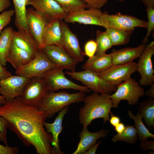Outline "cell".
<instances>
[{
    "instance_id": "1",
    "label": "cell",
    "mask_w": 154,
    "mask_h": 154,
    "mask_svg": "<svg viewBox=\"0 0 154 154\" xmlns=\"http://www.w3.org/2000/svg\"><path fill=\"white\" fill-rule=\"evenodd\" d=\"M0 116L26 146H33L38 154H52V136L43 124L47 117L41 109L24 104L19 96L0 106Z\"/></svg>"
},
{
    "instance_id": "2",
    "label": "cell",
    "mask_w": 154,
    "mask_h": 154,
    "mask_svg": "<svg viewBox=\"0 0 154 154\" xmlns=\"http://www.w3.org/2000/svg\"><path fill=\"white\" fill-rule=\"evenodd\" d=\"M110 95L94 92L85 96L84 106L80 108L79 113V121L83 127H87L95 119H103L104 124L109 120L112 107Z\"/></svg>"
},
{
    "instance_id": "3",
    "label": "cell",
    "mask_w": 154,
    "mask_h": 154,
    "mask_svg": "<svg viewBox=\"0 0 154 154\" xmlns=\"http://www.w3.org/2000/svg\"><path fill=\"white\" fill-rule=\"evenodd\" d=\"M85 95V93L81 91L73 93L65 90L58 92L49 91L44 97L40 108L47 117L51 118L66 106L83 102Z\"/></svg>"
},
{
    "instance_id": "4",
    "label": "cell",
    "mask_w": 154,
    "mask_h": 154,
    "mask_svg": "<svg viewBox=\"0 0 154 154\" xmlns=\"http://www.w3.org/2000/svg\"><path fill=\"white\" fill-rule=\"evenodd\" d=\"M116 89L113 94L109 95L112 107L117 108L120 101L126 100L130 105H135L139 98L145 94L144 89L139 83L131 77L116 86Z\"/></svg>"
},
{
    "instance_id": "5",
    "label": "cell",
    "mask_w": 154,
    "mask_h": 154,
    "mask_svg": "<svg viewBox=\"0 0 154 154\" xmlns=\"http://www.w3.org/2000/svg\"><path fill=\"white\" fill-rule=\"evenodd\" d=\"M48 92L47 84L43 77L30 78L20 96L21 100L27 106L40 108L44 97Z\"/></svg>"
},
{
    "instance_id": "6",
    "label": "cell",
    "mask_w": 154,
    "mask_h": 154,
    "mask_svg": "<svg viewBox=\"0 0 154 154\" xmlns=\"http://www.w3.org/2000/svg\"><path fill=\"white\" fill-rule=\"evenodd\" d=\"M65 72L72 78L80 81L94 92L110 95L116 90V86L111 84L92 71L84 70L80 72L66 71Z\"/></svg>"
},
{
    "instance_id": "7",
    "label": "cell",
    "mask_w": 154,
    "mask_h": 154,
    "mask_svg": "<svg viewBox=\"0 0 154 154\" xmlns=\"http://www.w3.org/2000/svg\"><path fill=\"white\" fill-rule=\"evenodd\" d=\"M57 67H58L49 59L42 50L40 49L35 57L16 70L15 74L28 78L42 77L47 71Z\"/></svg>"
},
{
    "instance_id": "8",
    "label": "cell",
    "mask_w": 154,
    "mask_h": 154,
    "mask_svg": "<svg viewBox=\"0 0 154 154\" xmlns=\"http://www.w3.org/2000/svg\"><path fill=\"white\" fill-rule=\"evenodd\" d=\"M64 69L57 67L46 72L42 77L46 81L49 92H56L60 89H72L84 93L90 92L86 86L78 85L69 79L65 76Z\"/></svg>"
},
{
    "instance_id": "9",
    "label": "cell",
    "mask_w": 154,
    "mask_h": 154,
    "mask_svg": "<svg viewBox=\"0 0 154 154\" xmlns=\"http://www.w3.org/2000/svg\"><path fill=\"white\" fill-rule=\"evenodd\" d=\"M103 27L106 29L113 28L126 30H133L135 27L147 28V21L135 17L118 13L109 15L104 11L102 17Z\"/></svg>"
},
{
    "instance_id": "10",
    "label": "cell",
    "mask_w": 154,
    "mask_h": 154,
    "mask_svg": "<svg viewBox=\"0 0 154 154\" xmlns=\"http://www.w3.org/2000/svg\"><path fill=\"white\" fill-rule=\"evenodd\" d=\"M62 34L59 46L66 52L78 63L83 61L85 55L81 49L77 35L71 30L66 23L60 21Z\"/></svg>"
},
{
    "instance_id": "11",
    "label": "cell",
    "mask_w": 154,
    "mask_h": 154,
    "mask_svg": "<svg viewBox=\"0 0 154 154\" xmlns=\"http://www.w3.org/2000/svg\"><path fill=\"white\" fill-rule=\"evenodd\" d=\"M137 63L133 61L124 64L113 65L104 71L96 73L101 78L116 86L130 77L137 71Z\"/></svg>"
},
{
    "instance_id": "12",
    "label": "cell",
    "mask_w": 154,
    "mask_h": 154,
    "mask_svg": "<svg viewBox=\"0 0 154 154\" xmlns=\"http://www.w3.org/2000/svg\"><path fill=\"white\" fill-rule=\"evenodd\" d=\"M154 54V41L146 45L140 56L137 63V71L141 78L139 81L140 85L150 86L154 82V70L152 62V56Z\"/></svg>"
},
{
    "instance_id": "13",
    "label": "cell",
    "mask_w": 154,
    "mask_h": 154,
    "mask_svg": "<svg viewBox=\"0 0 154 154\" xmlns=\"http://www.w3.org/2000/svg\"><path fill=\"white\" fill-rule=\"evenodd\" d=\"M30 78L18 75H12L0 80V94L5 99L6 103L20 96Z\"/></svg>"
},
{
    "instance_id": "14",
    "label": "cell",
    "mask_w": 154,
    "mask_h": 154,
    "mask_svg": "<svg viewBox=\"0 0 154 154\" xmlns=\"http://www.w3.org/2000/svg\"><path fill=\"white\" fill-rule=\"evenodd\" d=\"M31 5L48 21L58 19L62 20L68 13L55 0H29L26 4Z\"/></svg>"
},
{
    "instance_id": "15",
    "label": "cell",
    "mask_w": 154,
    "mask_h": 154,
    "mask_svg": "<svg viewBox=\"0 0 154 154\" xmlns=\"http://www.w3.org/2000/svg\"><path fill=\"white\" fill-rule=\"evenodd\" d=\"M42 50L49 59L58 67L64 70L75 71L78 63L59 46L47 45Z\"/></svg>"
},
{
    "instance_id": "16",
    "label": "cell",
    "mask_w": 154,
    "mask_h": 154,
    "mask_svg": "<svg viewBox=\"0 0 154 154\" xmlns=\"http://www.w3.org/2000/svg\"><path fill=\"white\" fill-rule=\"evenodd\" d=\"M103 12L99 9H88L68 14L64 19L66 23H78L103 27L102 17Z\"/></svg>"
},
{
    "instance_id": "17",
    "label": "cell",
    "mask_w": 154,
    "mask_h": 154,
    "mask_svg": "<svg viewBox=\"0 0 154 154\" xmlns=\"http://www.w3.org/2000/svg\"><path fill=\"white\" fill-rule=\"evenodd\" d=\"M25 18L30 33L37 41L40 49H42L44 47L42 40V34L44 29L48 21L32 7L26 9Z\"/></svg>"
},
{
    "instance_id": "18",
    "label": "cell",
    "mask_w": 154,
    "mask_h": 154,
    "mask_svg": "<svg viewBox=\"0 0 154 154\" xmlns=\"http://www.w3.org/2000/svg\"><path fill=\"white\" fill-rule=\"evenodd\" d=\"M69 106L65 107L58 112V114L56 117L54 121L52 123H49L44 121L43 123L46 131L51 134L52 137L51 144L52 147V154H62L60 147L59 135L62 132L64 127L62 126V122L64 117L67 113Z\"/></svg>"
},
{
    "instance_id": "19",
    "label": "cell",
    "mask_w": 154,
    "mask_h": 154,
    "mask_svg": "<svg viewBox=\"0 0 154 154\" xmlns=\"http://www.w3.org/2000/svg\"><path fill=\"white\" fill-rule=\"evenodd\" d=\"M146 46L142 44L136 47H127L117 50L113 48L110 54L113 65L122 64L132 62L139 58Z\"/></svg>"
},
{
    "instance_id": "20",
    "label": "cell",
    "mask_w": 154,
    "mask_h": 154,
    "mask_svg": "<svg viewBox=\"0 0 154 154\" xmlns=\"http://www.w3.org/2000/svg\"><path fill=\"white\" fill-rule=\"evenodd\" d=\"M109 131V130L103 129L97 132H92L87 127H83L79 135L80 140L77 147L73 154H84L98 139L105 137Z\"/></svg>"
},
{
    "instance_id": "21",
    "label": "cell",
    "mask_w": 154,
    "mask_h": 154,
    "mask_svg": "<svg viewBox=\"0 0 154 154\" xmlns=\"http://www.w3.org/2000/svg\"><path fill=\"white\" fill-rule=\"evenodd\" d=\"M13 41L17 46L27 51L35 57L40 50L37 41L30 31L23 29L14 31Z\"/></svg>"
},
{
    "instance_id": "22",
    "label": "cell",
    "mask_w": 154,
    "mask_h": 154,
    "mask_svg": "<svg viewBox=\"0 0 154 154\" xmlns=\"http://www.w3.org/2000/svg\"><path fill=\"white\" fill-rule=\"evenodd\" d=\"M60 21L56 19L49 21L45 25L42 36L44 47L48 45L59 46L62 34Z\"/></svg>"
},
{
    "instance_id": "23",
    "label": "cell",
    "mask_w": 154,
    "mask_h": 154,
    "mask_svg": "<svg viewBox=\"0 0 154 154\" xmlns=\"http://www.w3.org/2000/svg\"><path fill=\"white\" fill-rule=\"evenodd\" d=\"M35 57L27 51L17 46L12 41L6 60L16 70L29 63Z\"/></svg>"
},
{
    "instance_id": "24",
    "label": "cell",
    "mask_w": 154,
    "mask_h": 154,
    "mask_svg": "<svg viewBox=\"0 0 154 154\" xmlns=\"http://www.w3.org/2000/svg\"><path fill=\"white\" fill-rule=\"evenodd\" d=\"M113 65L111 55L106 53L96 54L87 60L82 66L84 70L99 73Z\"/></svg>"
},
{
    "instance_id": "25",
    "label": "cell",
    "mask_w": 154,
    "mask_h": 154,
    "mask_svg": "<svg viewBox=\"0 0 154 154\" xmlns=\"http://www.w3.org/2000/svg\"><path fill=\"white\" fill-rule=\"evenodd\" d=\"M13 30L8 27L2 31L0 34V63L3 66L6 65V58L13 41Z\"/></svg>"
},
{
    "instance_id": "26",
    "label": "cell",
    "mask_w": 154,
    "mask_h": 154,
    "mask_svg": "<svg viewBox=\"0 0 154 154\" xmlns=\"http://www.w3.org/2000/svg\"><path fill=\"white\" fill-rule=\"evenodd\" d=\"M9 0L10 1L11 0ZM12 0L13 2L15 8V26L18 29H23L30 31L25 18L26 4L29 0Z\"/></svg>"
},
{
    "instance_id": "27",
    "label": "cell",
    "mask_w": 154,
    "mask_h": 154,
    "mask_svg": "<svg viewBox=\"0 0 154 154\" xmlns=\"http://www.w3.org/2000/svg\"><path fill=\"white\" fill-rule=\"evenodd\" d=\"M142 118L150 129L154 127V100L149 97L141 102L137 108Z\"/></svg>"
},
{
    "instance_id": "28",
    "label": "cell",
    "mask_w": 154,
    "mask_h": 154,
    "mask_svg": "<svg viewBox=\"0 0 154 154\" xmlns=\"http://www.w3.org/2000/svg\"><path fill=\"white\" fill-rule=\"evenodd\" d=\"M133 30H126L110 28L106 29L113 46L121 45L127 44L130 40Z\"/></svg>"
},
{
    "instance_id": "29",
    "label": "cell",
    "mask_w": 154,
    "mask_h": 154,
    "mask_svg": "<svg viewBox=\"0 0 154 154\" xmlns=\"http://www.w3.org/2000/svg\"><path fill=\"white\" fill-rule=\"evenodd\" d=\"M128 113L130 118L134 121V127L141 141L149 138H154V135L150 132L143 123L139 112L136 116H134L130 110L128 111Z\"/></svg>"
},
{
    "instance_id": "30",
    "label": "cell",
    "mask_w": 154,
    "mask_h": 154,
    "mask_svg": "<svg viewBox=\"0 0 154 154\" xmlns=\"http://www.w3.org/2000/svg\"><path fill=\"white\" fill-rule=\"evenodd\" d=\"M137 139L138 135L133 125H130L125 126L122 132L115 135L112 140L114 142L121 141L130 144H135Z\"/></svg>"
},
{
    "instance_id": "31",
    "label": "cell",
    "mask_w": 154,
    "mask_h": 154,
    "mask_svg": "<svg viewBox=\"0 0 154 154\" xmlns=\"http://www.w3.org/2000/svg\"><path fill=\"white\" fill-rule=\"evenodd\" d=\"M97 47L95 54H101L106 53V51L113 46L111 39L107 32L97 30L95 40Z\"/></svg>"
},
{
    "instance_id": "32",
    "label": "cell",
    "mask_w": 154,
    "mask_h": 154,
    "mask_svg": "<svg viewBox=\"0 0 154 154\" xmlns=\"http://www.w3.org/2000/svg\"><path fill=\"white\" fill-rule=\"evenodd\" d=\"M68 14L86 9L87 5L82 0H55Z\"/></svg>"
},
{
    "instance_id": "33",
    "label": "cell",
    "mask_w": 154,
    "mask_h": 154,
    "mask_svg": "<svg viewBox=\"0 0 154 154\" xmlns=\"http://www.w3.org/2000/svg\"><path fill=\"white\" fill-rule=\"evenodd\" d=\"M146 11L148 21H147V32L142 42L145 44L148 41V38L154 28V8L146 7Z\"/></svg>"
},
{
    "instance_id": "34",
    "label": "cell",
    "mask_w": 154,
    "mask_h": 154,
    "mask_svg": "<svg viewBox=\"0 0 154 154\" xmlns=\"http://www.w3.org/2000/svg\"><path fill=\"white\" fill-rule=\"evenodd\" d=\"M15 13L14 10L11 9L4 11L0 15V34L2 29L10 23Z\"/></svg>"
},
{
    "instance_id": "35",
    "label": "cell",
    "mask_w": 154,
    "mask_h": 154,
    "mask_svg": "<svg viewBox=\"0 0 154 154\" xmlns=\"http://www.w3.org/2000/svg\"><path fill=\"white\" fill-rule=\"evenodd\" d=\"M8 123L7 121L0 116V141L3 142L5 145H8L7 138V129Z\"/></svg>"
},
{
    "instance_id": "36",
    "label": "cell",
    "mask_w": 154,
    "mask_h": 154,
    "mask_svg": "<svg viewBox=\"0 0 154 154\" xmlns=\"http://www.w3.org/2000/svg\"><path fill=\"white\" fill-rule=\"evenodd\" d=\"M97 47V44L95 41L92 40L88 41L84 46L85 55L89 58H92L96 53Z\"/></svg>"
},
{
    "instance_id": "37",
    "label": "cell",
    "mask_w": 154,
    "mask_h": 154,
    "mask_svg": "<svg viewBox=\"0 0 154 154\" xmlns=\"http://www.w3.org/2000/svg\"><path fill=\"white\" fill-rule=\"evenodd\" d=\"M86 3L88 9H100L108 1V0H82Z\"/></svg>"
},
{
    "instance_id": "38",
    "label": "cell",
    "mask_w": 154,
    "mask_h": 154,
    "mask_svg": "<svg viewBox=\"0 0 154 154\" xmlns=\"http://www.w3.org/2000/svg\"><path fill=\"white\" fill-rule=\"evenodd\" d=\"M19 151L17 146L10 147L8 145L4 146L0 143V154H16Z\"/></svg>"
},
{
    "instance_id": "39",
    "label": "cell",
    "mask_w": 154,
    "mask_h": 154,
    "mask_svg": "<svg viewBox=\"0 0 154 154\" xmlns=\"http://www.w3.org/2000/svg\"><path fill=\"white\" fill-rule=\"evenodd\" d=\"M139 145L140 148L144 151L148 150H154V141L147 139L141 141Z\"/></svg>"
},
{
    "instance_id": "40",
    "label": "cell",
    "mask_w": 154,
    "mask_h": 154,
    "mask_svg": "<svg viewBox=\"0 0 154 154\" xmlns=\"http://www.w3.org/2000/svg\"><path fill=\"white\" fill-rule=\"evenodd\" d=\"M12 75L11 72L8 71L0 63V80L5 78Z\"/></svg>"
},
{
    "instance_id": "41",
    "label": "cell",
    "mask_w": 154,
    "mask_h": 154,
    "mask_svg": "<svg viewBox=\"0 0 154 154\" xmlns=\"http://www.w3.org/2000/svg\"><path fill=\"white\" fill-rule=\"evenodd\" d=\"M111 117L109 119L110 124L114 127H115L120 122V119L118 116L114 115L111 112L110 113Z\"/></svg>"
},
{
    "instance_id": "42",
    "label": "cell",
    "mask_w": 154,
    "mask_h": 154,
    "mask_svg": "<svg viewBox=\"0 0 154 154\" xmlns=\"http://www.w3.org/2000/svg\"><path fill=\"white\" fill-rule=\"evenodd\" d=\"M11 4V3L9 0H0V12L8 8Z\"/></svg>"
},
{
    "instance_id": "43",
    "label": "cell",
    "mask_w": 154,
    "mask_h": 154,
    "mask_svg": "<svg viewBox=\"0 0 154 154\" xmlns=\"http://www.w3.org/2000/svg\"><path fill=\"white\" fill-rule=\"evenodd\" d=\"M101 143L100 141L97 143H95L84 154H95L97 148Z\"/></svg>"
},
{
    "instance_id": "44",
    "label": "cell",
    "mask_w": 154,
    "mask_h": 154,
    "mask_svg": "<svg viewBox=\"0 0 154 154\" xmlns=\"http://www.w3.org/2000/svg\"><path fill=\"white\" fill-rule=\"evenodd\" d=\"M125 127V124L123 123L120 122L114 127H115L114 130L117 133H119L124 130Z\"/></svg>"
},
{
    "instance_id": "45",
    "label": "cell",
    "mask_w": 154,
    "mask_h": 154,
    "mask_svg": "<svg viewBox=\"0 0 154 154\" xmlns=\"http://www.w3.org/2000/svg\"><path fill=\"white\" fill-rule=\"evenodd\" d=\"M150 88L145 92V95L149 97L154 98V83L150 85Z\"/></svg>"
},
{
    "instance_id": "46",
    "label": "cell",
    "mask_w": 154,
    "mask_h": 154,
    "mask_svg": "<svg viewBox=\"0 0 154 154\" xmlns=\"http://www.w3.org/2000/svg\"><path fill=\"white\" fill-rule=\"evenodd\" d=\"M146 7L154 8V0H141Z\"/></svg>"
},
{
    "instance_id": "47",
    "label": "cell",
    "mask_w": 154,
    "mask_h": 154,
    "mask_svg": "<svg viewBox=\"0 0 154 154\" xmlns=\"http://www.w3.org/2000/svg\"><path fill=\"white\" fill-rule=\"evenodd\" d=\"M6 103L4 97L1 95H0V105H3Z\"/></svg>"
},
{
    "instance_id": "48",
    "label": "cell",
    "mask_w": 154,
    "mask_h": 154,
    "mask_svg": "<svg viewBox=\"0 0 154 154\" xmlns=\"http://www.w3.org/2000/svg\"><path fill=\"white\" fill-rule=\"evenodd\" d=\"M119 1H120V2H122L123 1V0H118Z\"/></svg>"
}]
</instances>
